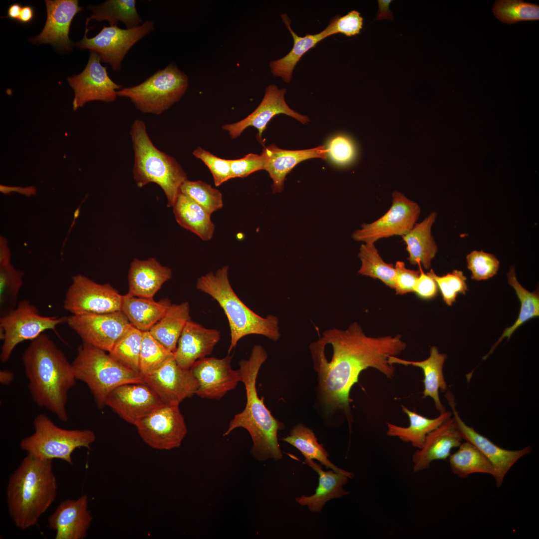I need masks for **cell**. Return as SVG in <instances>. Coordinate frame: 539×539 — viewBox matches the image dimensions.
Here are the masks:
<instances>
[{
    "label": "cell",
    "instance_id": "8fae6325",
    "mask_svg": "<svg viewBox=\"0 0 539 539\" xmlns=\"http://www.w3.org/2000/svg\"><path fill=\"white\" fill-rule=\"evenodd\" d=\"M72 280L63 301V308L72 314L121 310L122 295L110 283L100 284L81 274Z\"/></svg>",
    "mask_w": 539,
    "mask_h": 539
},
{
    "label": "cell",
    "instance_id": "30bf717a",
    "mask_svg": "<svg viewBox=\"0 0 539 539\" xmlns=\"http://www.w3.org/2000/svg\"><path fill=\"white\" fill-rule=\"evenodd\" d=\"M66 317L41 315L37 308L27 299L0 317V339L3 341L0 359L5 363L20 343L32 340L47 330H55L57 325L66 323Z\"/></svg>",
    "mask_w": 539,
    "mask_h": 539
},
{
    "label": "cell",
    "instance_id": "ffe728a7",
    "mask_svg": "<svg viewBox=\"0 0 539 539\" xmlns=\"http://www.w3.org/2000/svg\"><path fill=\"white\" fill-rule=\"evenodd\" d=\"M286 91L285 88L279 89L274 84L269 85L263 100L252 113L238 122L223 125V129L228 132L232 139H236L247 128L255 127L258 130L257 139L263 144V133L268 123L276 115L285 114L303 124L308 122L309 120L307 116L297 113L288 106L284 99Z\"/></svg>",
    "mask_w": 539,
    "mask_h": 539
},
{
    "label": "cell",
    "instance_id": "c3c4849f",
    "mask_svg": "<svg viewBox=\"0 0 539 539\" xmlns=\"http://www.w3.org/2000/svg\"><path fill=\"white\" fill-rule=\"evenodd\" d=\"M327 159L341 167L350 164L355 159L356 149L352 139L345 135H338L330 139L327 146Z\"/></svg>",
    "mask_w": 539,
    "mask_h": 539
},
{
    "label": "cell",
    "instance_id": "ab89813d",
    "mask_svg": "<svg viewBox=\"0 0 539 539\" xmlns=\"http://www.w3.org/2000/svg\"><path fill=\"white\" fill-rule=\"evenodd\" d=\"M358 257L361 266L358 272L382 281L394 289L395 269L392 264L385 263L373 243H365L360 246Z\"/></svg>",
    "mask_w": 539,
    "mask_h": 539
},
{
    "label": "cell",
    "instance_id": "3957f363",
    "mask_svg": "<svg viewBox=\"0 0 539 539\" xmlns=\"http://www.w3.org/2000/svg\"><path fill=\"white\" fill-rule=\"evenodd\" d=\"M268 358V354L259 344L255 345L248 359L239 362L238 370L240 382L245 387L247 402L241 412L232 419L224 436L230 434L238 428L245 429L250 434L253 445L251 453L260 461L269 459L278 461L283 456L278 442V431L284 429V424L271 414L257 393L256 382L260 368Z\"/></svg>",
    "mask_w": 539,
    "mask_h": 539
},
{
    "label": "cell",
    "instance_id": "f546056e",
    "mask_svg": "<svg viewBox=\"0 0 539 539\" xmlns=\"http://www.w3.org/2000/svg\"><path fill=\"white\" fill-rule=\"evenodd\" d=\"M171 304L168 298L156 301L153 298L138 297L128 292L122 295L121 311L132 325L144 332L150 330Z\"/></svg>",
    "mask_w": 539,
    "mask_h": 539
},
{
    "label": "cell",
    "instance_id": "5b68a950",
    "mask_svg": "<svg viewBox=\"0 0 539 539\" xmlns=\"http://www.w3.org/2000/svg\"><path fill=\"white\" fill-rule=\"evenodd\" d=\"M229 267L225 266L215 272L210 271L197 280L196 288L216 300L223 309L229 322L231 341L228 353L243 337L261 335L274 341L280 337L278 318L269 314L265 317L257 314L237 296L229 279Z\"/></svg>",
    "mask_w": 539,
    "mask_h": 539
},
{
    "label": "cell",
    "instance_id": "b9f144b4",
    "mask_svg": "<svg viewBox=\"0 0 539 539\" xmlns=\"http://www.w3.org/2000/svg\"><path fill=\"white\" fill-rule=\"evenodd\" d=\"M23 275V272L16 270L11 263L0 265V316L16 306Z\"/></svg>",
    "mask_w": 539,
    "mask_h": 539
},
{
    "label": "cell",
    "instance_id": "60d3db41",
    "mask_svg": "<svg viewBox=\"0 0 539 539\" xmlns=\"http://www.w3.org/2000/svg\"><path fill=\"white\" fill-rule=\"evenodd\" d=\"M143 333L131 324L108 352L120 363L138 373Z\"/></svg>",
    "mask_w": 539,
    "mask_h": 539
},
{
    "label": "cell",
    "instance_id": "4316f807",
    "mask_svg": "<svg viewBox=\"0 0 539 539\" xmlns=\"http://www.w3.org/2000/svg\"><path fill=\"white\" fill-rule=\"evenodd\" d=\"M304 463L307 465L318 475V484L314 494L306 496L302 495L295 498V502L302 506H306L312 513H319L329 500L338 499L349 494L344 486L352 479L353 474L337 473L332 470L325 471L321 465L313 460L305 459Z\"/></svg>",
    "mask_w": 539,
    "mask_h": 539
},
{
    "label": "cell",
    "instance_id": "9a60e30c",
    "mask_svg": "<svg viewBox=\"0 0 539 539\" xmlns=\"http://www.w3.org/2000/svg\"><path fill=\"white\" fill-rule=\"evenodd\" d=\"M420 214L417 203L395 191L389 210L375 221L364 223L352 237L356 241L374 243L377 240L393 236H404L414 226Z\"/></svg>",
    "mask_w": 539,
    "mask_h": 539
},
{
    "label": "cell",
    "instance_id": "681fc988",
    "mask_svg": "<svg viewBox=\"0 0 539 539\" xmlns=\"http://www.w3.org/2000/svg\"><path fill=\"white\" fill-rule=\"evenodd\" d=\"M193 155L209 168L216 186H219L232 179L230 160L218 157L201 147L195 149Z\"/></svg>",
    "mask_w": 539,
    "mask_h": 539
},
{
    "label": "cell",
    "instance_id": "f1b7e54d",
    "mask_svg": "<svg viewBox=\"0 0 539 539\" xmlns=\"http://www.w3.org/2000/svg\"><path fill=\"white\" fill-rule=\"evenodd\" d=\"M447 355L440 353L438 348H430V356L425 360L414 361L400 359L397 356H390L388 361L391 364H399L405 366L412 365L421 368L424 374V391L423 398L430 397L434 401L436 409L442 413L446 409L441 402L439 390L446 392L448 387L443 372V365Z\"/></svg>",
    "mask_w": 539,
    "mask_h": 539
},
{
    "label": "cell",
    "instance_id": "e0dca14e",
    "mask_svg": "<svg viewBox=\"0 0 539 539\" xmlns=\"http://www.w3.org/2000/svg\"><path fill=\"white\" fill-rule=\"evenodd\" d=\"M99 56L90 51L89 60L83 71L78 75L68 77L67 80L74 91L73 109L76 110L86 103L100 100L114 101L117 90L122 85L114 82L108 76L106 67L103 66Z\"/></svg>",
    "mask_w": 539,
    "mask_h": 539
},
{
    "label": "cell",
    "instance_id": "603a6c76",
    "mask_svg": "<svg viewBox=\"0 0 539 539\" xmlns=\"http://www.w3.org/2000/svg\"><path fill=\"white\" fill-rule=\"evenodd\" d=\"M463 440L453 417H450L429 433L422 447L413 454V472L428 469L434 461L447 459L452 449L458 447Z\"/></svg>",
    "mask_w": 539,
    "mask_h": 539
},
{
    "label": "cell",
    "instance_id": "91938a15",
    "mask_svg": "<svg viewBox=\"0 0 539 539\" xmlns=\"http://www.w3.org/2000/svg\"><path fill=\"white\" fill-rule=\"evenodd\" d=\"M22 7L18 3L11 4L7 9V17L11 19L18 21Z\"/></svg>",
    "mask_w": 539,
    "mask_h": 539
},
{
    "label": "cell",
    "instance_id": "94428289",
    "mask_svg": "<svg viewBox=\"0 0 539 539\" xmlns=\"http://www.w3.org/2000/svg\"><path fill=\"white\" fill-rule=\"evenodd\" d=\"M14 379V374L8 370H1L0 372V382L3 385L9 384Z\"/></svg>",
    "mask_w": 539,
    "mask_h": 539
},
{
    "label": "cell",
    "instance_id": "5bb4252c",
    "mask_svg": "<svg viewBox=\"0 0 539 539\" xmlns=\"http://www.w3.org/2000/svg\"><path fill=\"white\" fill-rule=\"evenodd\" d=\"M66 323L83 343L109 352L131 323L121 311L71 314Z\"/></svg>",
    "mask_w": 539,
    "mask_h": 539
},
{
    "label": "cell",
    "instance_id": "ee69618b",
    "mask_svg": "<svg viewBox=\"0 0 539 539\" xmlns=\"http://www.w3.org/2000/svg\"><path fill=\"white\" fill-rule=\"evenodd\" d=\"M180 192L192 198L211 215L224 206L221 192L200 180L194 181L187 179L182 184Z\"/></svg>",
    "mask_w": 539,
    "mask_h": 539
},
{
    "label": "cell",
    "instance_id": "8d00e7d4",
    "mask_svg": "<svg viewBox=\"0 0 539 539\" xmlns=\"http://www.w3.org/2000/svg\"><path fill=\"white\" fill-rule=\"evenodd\" d=\"M135 0H108L96 6H89L92 14L86 21V28L89 21L106 20L110 26H117L118 22H123L127 28L140 25L142 19L137 13Z\"/></svg>",
    "mask_w": 539,
    "mask_h": 539
},
{
    "label": "cell",
    "instance_id": "d6986e66",
    "mask_svg": "<svg viewBox=\"0 0 539 539\" xmlns=\"http://www.w3.org/2000/svg\"><path fill=\"white\" fill-rule=\"evenodd\" d=\"M231 361L229 355L221 359L206 357L196 361L190 369L198 384L196 394L218 400L235 389L241 379L238 370L232 368Z\"/></svg>",
    "mask_w": 539,
    "mask_h": 539
},
{
    "label": "cell",
    "instance_id": "bcb514c9",
    "mask_svg": "<svg viewBox=\"0 0 539 539\" xmlns=\"http://www.w3.org/2000/svg\"><path fill=\"white\" fill-rule=\"evenodd\" d=\"M427 273L434 279L443 301L449 306L455 302L459 293L465 294L468 290L467 277L461 270H454L451 272L439 276L431 269Z\"/></svg>",
    "mask_w": 539,
    "mask_h": 539
},
{
    "label": "cell",
    "instance_id": "d590c367",
    "mask_svg": "<svg viewBox=\"0 0 539 539\" xmlns=\"http://www.w3.org/2000/svg\"><path fill=\"white\" fill-rule=\"evenodd\" d=\"M282 440L296 448L305 459L317 460L326 469L335 472H348L338 468L328 459V452L323 445L318 442L313 431L302 423L296 424Z\"/></svg>",
    "mask_w": 539,
    "mask_h": 539
},
{
    "label": "cell",
    "instance_id": "db71d44e",
    "mask_svg": "<svg viewBox=\"0 0 539 539\" xmlns=\"http://www.w3.org/2000/svg\"><path fill=\"white\" fill-rule=\"evenodd\" d=\"M419 275L417 280L414 291L417 296L423 300H430L436 297L438 293V286L434 279L427 273H425L420 263Z\"/></svg>",
    "mask_w": 539,
    "mask_h": 539
},
{
    "label": "cell",
    "instance_id": "d4e9b609",
    "mask_svg": "<svg viewBox=\"0 0 539 539\" xmlns=\"http://www.w3.org/2000/svg\"><path fill=\"white\" fill-rule=\"evenodd\" d=\"M262 155L264 158V170L272 180L273 193L283 190L285 177L299 163L309 159H327L325 146L300 150L282 149L272 144L264 147Z\"/></svg>",
    "mask_w": 539,
    "mask_h": 539
},
{
    "label": "cell",
    "instance_id": "9f6ffc18",
    "mask_svg": "<svg viewBox=\"0 0 539 539\" xmlns=\"http://www.w3.org/2000/svg\"><path fill=\"white\" fill-rule=\"evenodd\" d=\"M10 263V253L7 241L3 237L0 238V265Z\"/></svg>",
    "mask_w": 539,
    "mask_h": 539
},
{
    "label": "cell",
    "instance_id": "7c38bea8",
    "mask_svg": "<svg viewBox=\"0 0 539 539\" xmlns=\"http://www.w3.org/2000/svg\"><path fill=\"white\" fill-rule=\"evenodd\" d=\"M153 29L154 23L149 20L132 28L104 25L97 34L89 38L87 36L88 29L86 28L83 38L76 46L96 53L101 61L109 63L114 71H119L130 49Z\"/></svg>",
    "mask_w": 539,
    "mask_h": 539
},
{
    "label": "cell",
    "instance_id": "6da1fadb",
    "mask_svg": "<svg viewBox=\"0 0 539 539\" xmlns=\"http://www.w3.org/2000/svg\"><path fill=\"white\" fill-rule=\"evenodd\" d=\"M319 339L331 346L332 349L329 359L312 342L309 347L313 368L317 374L320 401L328 413L342 409L347 417L350 392L358 382L360 373L371 367L393 378L395 367L388 359L399 355L406 348L401 335L368 336L356 322L345 330H326Z\"/></svg>",
    "mask_w": 539,
    "mask_h": 539
},
{
    "label": "cell",
    "instance_id": "836d02e7",
    "mask_svg": "<svg viewBox=\"0 0 539 539\" xmlns=\"http://www.w3.org/2000/svg\"><path fill=\"white\" fill-rule=\"evenodd\" d=\"M402 410L407 414L410 424L403 427L387 422V434L389 436L397 437L403 442L410 443L412 445L420 449L427 435L451 417L452 412L445 411L437 418L430 419L408 409L402 405Z\"/></svg>",
    "mask_w": 539,
    "mask_h": 539
},
{
    "label": "cell",
    "instance_id": "83f0119b",
    "mask_svg": "<svg viewBox=\"0 0 539 539\" xmlns=\"http://www.w3.org/2000/svg\"><path fill=\"white\" fill-rule=\"evenodd\" d=\"M172 275L171 269L162 265L155 258L134 259L128 272V293L138 297L153 298Z\"/></svg>",
    "mask_w": 539,
    "mask_h": 539
},
{
    "label": "cell",
    "instance_id": "74e56055",
    "mask_svg": "<svg viewBox=\"0 0 539 539\" xmlns=\"http://www.w3.org/2000/svg\"><path fill=\"white\" fill-rule=\"evenodd\" d=\"M449 457L452 472L461 478L475 473L495 475L494 469L486 457L473 444L466 441Z\"/></svg>",
    "mask_w": 539,
    "mask_h": 539
},
{
    "label": "cell",
    "instance_id": "44dd1931",
    "mask_svg": "<svg viewBox=\"0 0 539 539\" xmlns=\"http://www.w3.org/2000/svg\"><path fill=\"white\" fill-rule=\"evenodd\" d=\"M164 404L144 382L121 385L107 396L105 406L127 422L134 425Z\"/></svg>",
    "mask_w": 539,
    "mask_h": 539
},
{
    "label": "cell",
    "instance_id": "9c48e42d",
    "mask_svg": "<svg viewBox=\"0 0 539 539\" xmlns=\"http://www.w3.org/2000/svg\"><path fill=\"white\" fill-rule=\"evenodd\" d=\"M188 86V77L172 62L140 84L117 91V96L130 99L144 113L159 115L178 102Z\"/></svg>",
    "mask_w": 539,
    "mask_h": 539
},
{
    "label": "cell",
    "instance_id": "52a82bcc",
    "mask_svg": "<svg viewBox=\"0 0 539 539\" xmlns=\"http://www.w3.org/2000/svg\"><path fill=\"white\" fill-rule=\"evenodd\" d=\"M106 352L82 342L71 363L77 380L86 384L99 408L105 406L107 396L116 387L144 382L140 373L124 366Z\"/></svg>",
    "mask_w": 539,
    "mask_h": 539
},
{
    "label": "cell",
    "instance_id": "2e32d148",
    "mask_svg": "<svg viewBox=\"0 0 539 539\" xmlns=\"http://www.w3.org/2000/svg\"><path fill=\"white\" fill-rule=\"evenodd\" d=\"M143 377L144 382L165 405H179L184 399L196 394L198 388L191 370L180 367L173 354L156 370Z\"/></svg>",
    "mask_w": 539,
    "mask_h": 539
},
{
    "label": "cell",
    "instance_id": "d6a6232c",
    "mask_svg": "<svg viewBox=\"0 0 539 539\" xmlns=\"http://www.w3.org/2000/svg\"><path fill=\"white\" fill-rule=\"evenodd\" d=\"M281 17L293 39V46L291 50L284 57L272 61L270 63L271 72L276 77H280L285 82L289 83L292 79L293 69L301 57L309 49L314 47L317 43L328 37L325 29L320 32L304 36H300L295 33L290 27V20L286 14Z\"/></svg>",
    "mask_w": 539,
    "mask_h": 539
},
{
    "label": "cell",
    "instance_id": "f5cc1de1",
    "mask_svg": "<svg viewBox=\"0 0 539 539\" xmlns=\"http://www.w3.org/2000/svg\"><path fill=\"white\" fill-rule=\"evenodd\" d=\"M395 286L397 294L403 295L414 292V288L419 275V270H410L406 268L402 261H397L395 267Z\"/></svg>",
    "mask_w": 539,
    "mask_h": 539
},
{
    "label": "cell",
    "instance_id": "ac0fdd59",
    "mask_svg": "<svg viewBox=\"0 0 539 539\" xmlns=\"http://www.w3.org/2000/svg\"><path fill=\"white\" fill-rule=\"evenodd\" d=\"M445 396L451 408L453 417L462 438L473 444L489 461L494 469L493 477L497 486L500 487L511 468L519 460L530 453L532 448L528 446L518 450H510L499 447L462 420L456 409L455 398L450 391H447Z\"/></svg>",
    "mask_w": 539,
    "mask_h": 539
},
{
    "label": "cell",
    "instance_id": "e575fe53",
    "mask_svg": "<svg viewBox=\"0 0 539 539\" xmlns=\"http://www.w3.org/2000/svg\"><path fill=\"white\" fill-rule=\"evenodd\" d=\"M190 320V306L187 302L171 304L163 317L149 332L155 339L174 353L179 337Z\"/></svg>",
    "mask_w": 539,
    "mask_h": 539
},
{
    "label": "cell",
    "instance_id": "f907efd6",
    "mask_svg": "<svg viewBox=\"0 0 539 539\" xmlns=\"http://www.w3.org/2000/svg\"><path fill=\"white\" fill-rule=\"evenodd\" d=\"M362 25L363 17L358 11L353 10L343 16L333 17L326 28L330 36L340 33L352 36L360 32Z\"/></svg>",
    "mask_w": 539,
    "mask_h": 539
},
{
    "label": "cell",
    "instance_id": "816d5d0a",
    "mask_svg": "<svg viewBox=\"0 0 539 539\" xmlns=\"http://www.w3.org/2000/svg\"><path fill=\"white\" fill-rule=\"evenodd\" d=\"M230 161L232 179L245 178L255 172L264 170V158L262 154L249 153Z\"/></svg>",
    "mask_w": 539,
    "mask_h": 539
},
{
    "label": "cell",
    "instance_id": "11a10c76",
    "mask_svg": "<svg viewBox=\"0 0 539 539\" xmlns=\"http://www.w3.org/2000/svg\"><path fill=\"white\" fill-rule=\"evenodd\" d=\"M0 190L1 192L5 194H7L11 192H17L27 196L35 195L36 193V189L33 186L28 187H17L0 185Z\"/></svg>",
    "mask_w": 539,
    "mask_h": 539
},
{
    "label": "cell",
    "instance_id": "f6af8a7d",
    "mask_svg": "<svg viewBox=\"0 0 539 539\" xmlns=\"http://www.w3.org/2000/svg\"><path fill=\"white\" fill-rule=\"evenodd\" d=\"M172 354L149 331L143 332L140 354V374L143 376L154 371Z\"/></svg>",
    "mask_w": 539,
    "mask_h": 539
},
{
    "label": "cell",
    "instance_id": "f35d334b",
    "mask_svg": "<svg viewBox=\"0 0 539 539\" xmlns=\"http://www.w3.org/2000/svg\"><path fill=\"white\" fill-rule=\"evenodd\" d=\"M508 283L515 289L521 302V308L519 316L514 324L504 331L502 335L493 345L489 353L483 359H486L497 346L505 337L510 339L512 334L520 326L529 320L539 316V294L538 291L530 292L525 289L519 283L516 276L514 268H511L507 274Z\"/></svg>",
    "mask_w": 539,
    "mask_h": 539
},
{
    "label": "cell",
    "instance_id": "277c9868",
    "mask_svg": "<svg viewBox=\"0 0 539 539\" xmlns=\"http://www.w3.org/2000/svg\"><path fill=\"white\" fill-rule=\"evenodd\" d=\"M52 461L27 454L9 477L6 490L8 512L14 525L21 530L35 526L55 499L57 484Z\"/></svg>",
    "mask_w": 539,
    "mask_h": 539
},
{
    "label": "cell",
    "instance_id": "680465c9",
    "mask_svg": "<svg viewBox=\"0 0 539 539\" xmlns=\"http://www.w3.org/2000/svg\"><path fill=\"white\" fill-rule=\"evenodd\" d=\"M34 17V10L30 5L22 6L20 17L18 21L21 23H28L31 22Z\"/></svg>",
    "mask_w": 539,
    "mask_h": 539
},
{
    "label": "cell",
    "instance_id": "7a4b0ae2",
    "mask_svg": "<svg viewBox=\"0 0 539 539\" xmlns=\"http://www.w3.org/2000/svg\"><path fill=\"white\" fill-rule=\"evenodd\" d=\"M22 362L34 402L60 421H67L68 394L77 380L72 363L44 333L31 340L22 354Z\"/></svg>",
    "mask_w": 539,
    "mask_h": 539
},
{
    "label": "cell",
    "instance_id": "1f68e13d",
    "mask_svg": "<svg viewBox=\"0 0 539 539\" xmlns=\"http://www.w3.org/2000/svg\"><path fill=\"white\" fill-rule=\"evenodd\" d=\"M172 207L176 221L181 227L203 241L212 239L215 225L211 214L202 206L180 192Z\"/></svg>",
    "mask_w": 539,
    "mask_h": 539
},
{
    "label": "cell",
    "instance_id": "7402d4cb",
    "mask_svg": "<svg viewBox=\"0 0 539 539\" xmlns=\"http://www.w3.org/2000/svg\"><path fill=\"white\" fill-rule=\"evenodd\" d=\"M86 495L61 502L48 517V527L55 532V539H84L92 521Z\"/></svg>",
    "mask_w": 539,
    "mask_h": 539
},
{
    "label": "cell",
    "instance_id": "cb8c5ba5",
    "mask_svg": "<svg viewBox=\"0 0 539 539\" xmlns=\"http://www.w3.org/2000/svg\"><path fill=\"white\" fill-rule=\"evenodd\" d=\"M220 339V331L190 320L179 337L174 358L180 367L190 369L196 361L211 354Z\"/></svg>",
    "mask_w": 539,
    "mask_h": 539
},
{
    "label": "cell",
    "instance_id": "ba28073f",
    "mask_svg": "<svg viewBox=\"0 0 539 539\" xmlns=\"http://www.w3.org/2000/svg\"><path fill=\"white\" fill-rule=\"evenodd\" d=\"M33 424L34 432L20 441V447L42 459H59L72 465L73 452L78 448L89 449L96 440L92 430L63 429L44 414L37 415Z\"/></svg>",
    "mask_w": 539,
    "mask_h": 539
},
{
    "label": "cell",
    "instance_id": "484cf974",
    "mask_svg": "<svg viewBox=\"0 0 539 539\" xmlns=\"http://www.w3.org/2000/svg\"><path fill=\"white\" fill-rule=\"evenodd\" d=\"M47 18L41 32L32 41L50 43L69 50L71 42L68 34L72 20L82 7L77 0H46Z\"/></svg>",
    "mask_w": 539,
    "mask_h": 539
},
{
    "label": "cell",
    "instance_id": "8992f818",
    "mask_svg": "<svg viewBox=\"0 0 539 539\" xmlns=\"http://www.w3.org/2000/svg\"><path fill=\"white\" fill-rule=\"evenodd\" d=\"M134 151L133 174L139 188L154 183L163 191L168 207H172L187 179L186 173L176 159L160 151L150 138L143 120L136 119L130 131Z\"/></svg>",
    "mask_w": 539,
    "mask_h": 539
},
{
    "label": "cell",
    "instance_id": "7dc6e473",
    "mask_svg": "<svg viewBox=\"0 0 539 539\" xmlns=\"http://www.w3.org/2000/svg\"><path fill=\"white\" fill-rule=\"evenodd\" d=\"M466 259L472 279H488L494 276L499 268L500 262L496 256L483 251H473L467 255Z\"/></svg>",
    "mask_w": 539,
    "mask_h": 539
},
{
    "label": "cell",
    "instance_id": "4fadbf2b",
    "mask_svg": "<svg viewBox=\"0 0 539 539\" xmlns=\"http://www.w3.org/2000/svg\"><path fill=\"white\" fill-rule=\"evenodd\" d=\"M179 405L163 404L135 425L143 441L151 448L170 450L180 446L187 428Z\"/></svg>",
    "mask_w": 539,
    "mask_h": 539
},
{
    "label": "cell",
    "instance_id": "7bdbcfd3",
    "mask_svg": "<svg viewBox=\"0 0 539 539\" xmlns=\"http://www.w3.org/2000/svg\"><path fill=\"white\" fill-rule=\"evenodd\" d=\"M493 11L497 19L507 24L539 19V4L523 0H497L493 5Z\"/></svg>",
    "mask_w": 539,
    "mask_h": 539
},
{
    "label": "cell",
    "instance_id": "4dcf8cb0",
    "mask_svg": "<svg viewBox=\"0 0 539 539\" xmlns=\"http://www.w3.org/2000/svg\"><path fill=\"white\" fill-rule=\"evenodd\" d=\"M436 217L437 213L432 212L423 221L416 223L406 234L402 236L409 254L407 259L411 264L420 263L426 269L430 268L431 261L438 251L437 245L431 235V228Z\"/></svg>",
    "mask_w": 539,
    "mask_h": 539
},
{
    "label": "cell",
    "instance_id": "6f0895ef",
    "mask_svg": "<svg viewBox=\"0 0 539 539\" xmlns=\"http://www.w3.org/2000/svg\"><path fill=\"white\" fill-rule=\"evenodd\" d=\"M379 11L376 19L384 18L393 19V16L389 10V5L391 0H378Z\"/></svg>",
    "mask_w": 539,
    "mask_h": 539
}]
</instances>
